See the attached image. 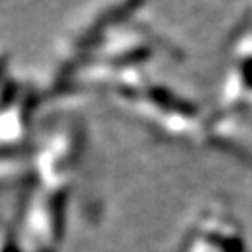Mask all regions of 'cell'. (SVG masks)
I'll return each instance as SVG.
<instances>
[{"mask_svg":"<svg viewBox=\"0 0 252 252\" xmlns=\"http://www.w3.org/2000/svg\"><path fill=\"white\" fill-rule=\"evenodd\" d=\"M68 212L67 189H49L39 186L28 194L16 228L25 252H58L65 238Z\"/></svg>","mask_w":252,"mask_h":252,"instance_id":"cell-1","label":"cell"},{"mask_svg":"<svg viewBox=\"0 0 252 252\" xmlns=\"http://www.w3.org/2000/svg\"><path fill=\"white\" fill-rule=\"evenodd\" d=\"M81 135L75 128L65 126L56 131L35 159L37 182L42 188L67 189L79 161Z\"/></svg>","mask_w":252,"mask_h":252,"instance_id":"cell-2","label":"cell"},{"mask_svg":"<svg viewBox=\"0 0 252 252\" xmlns=\"http://www.w3.org/2000/svg\"><path fill=\"white\" fill-rule=\"evenodd\" d=\"M0 252H25L16 228L0 229Z\"/></svg>","mask_w":252,"mask_h":252,"instance_id":"cell-3","label":"cell"}]
</instances>
